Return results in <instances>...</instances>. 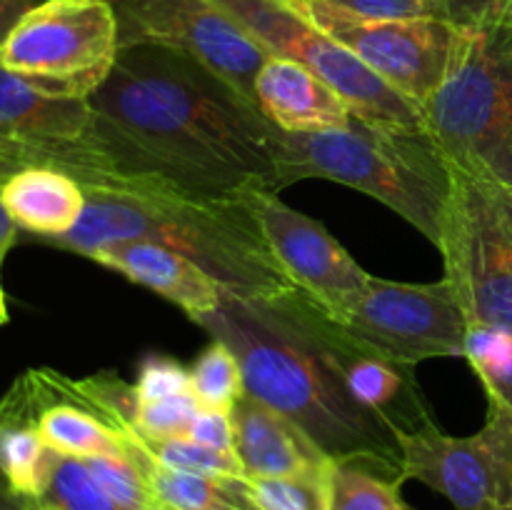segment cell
<instances>
[{"label": "cell", "instance_id": "obj_33", "mask_svg": "<svg viewBox=\"0 0 512 510\" xmlns=\"http://www.w3.org/2000/svg\"><path fill=\"white\" fill-rule=\"evenodd\" d=\"M510 0H443L448 23L455 28H473V25L493 23L503 18Z\"/></svg>", "mask_w": 512, "mask_h": 510}, {"label": "cell", "instance_id": "obj_34", "mask_svg": "<svg viewBox=\"0 0 512 510\" xmlns=\"http://www.w3.org/2000/svg\"><path fill=\"white\" fill-rule=\"evenodd\" d=\"M38 3L40 0H0V48L8 40L10 30L18 25V20Z\"/></svg>", "mask_w": 512, "mask_h": 510}, {"label": "cell", "instance_id": "obj_36", "mask_svg": "<svg viewBox=\"0 0 512 510\" xmlns=\"http://www.w3.org/2000/svg\"><path fill=\"white\" fill-rule=\"evenodd\" d=\"M0 510H33V500H25L20 495L0 490Z\"/></svg>", "mask_w": 512, "mask_h": 510}, {"label": "cell", "instance_id": "obj_39", "mask_svg": "<svg viewBox=\"0 0 512 510\" xmlns=\"http://www.w3.org/2000/svg\"><path fill=\"white\" fill-rule=\"evenodd\" d=\"M503 20H505V23H508L510 28H512V0H510V3H508V8H505V13H503Z\"/></svg>", "mask_w": 512, "mask_h": 510}, {"label": "cell", "instance_id": "obj_35", "mask_svg": "<svg viewBox=\"0 0 512 510\" xmlns=\"http://www.w3.org/2000/svg\"><path fill=\"white\" fill-rule=\"evenodd\" d=\"M15 240H18V225H15V220L10 218V213L3 205V198H0V268H3L5 255L10 253Z\"/></svg>", "mask_w": 512, "mask_h": 510}, {"label": "cell", "instance_id": "obj_44", "mask_svg": "<svg viewBox=\"0 0 512 510\" xmlns=\"http://www.w3.org/2000/svg\"><path fill=\"white\" fill-rule=\"evenodd\" d=\"M108 3H115V0H108Z\"/></svg>", "mask_w": 512, "mask_h": 510}, {"label": "cell", "instance_id": "obj_43", "mask_svg": "<svg viewBox=\"0 0 512 510\" xmlns=\"http://www.w3.org/2000/svg\"><path fill=\"white\" fill-rule=\"evenodd\" d=\"M153 510H163V508H158V505H155V508Z\"/></svg>", "mask_w": 512, "mask_h": 510}, {"label": "cell", "instance_id": "obj_12", "mask_svg": "<svg viewBox=\"0 0 512 510\" xmlns=\"http://www.w3.org/2000/svg\"><path fill=\"white\" fill-rule=\"evenodd\" d=\"M308 20L420 110L443 83L458 35L448 20L363 18L325 0L310 3Z\"/></svg>", "mask_w": 512, "mask_h": 510}, {"label": "cell", "instance_id": "obj_6", "mask_svg": "<svg viewBox=\"0 0 512 510\" xmlns=\"http://www.w3.org/2000/svg\"><path fill=\"white\" fill-rule=\"evenodd\" d=\"M118 15L108 0H40L10 30L0 65L48 95L88 100L113 70Z\"/></svg>", "mask_w": 512, "mask_h": 510}, {"label": "cell", "instance_id": "obj_37", "mask_svg": "<svg viewBox=\"0 0 512 510\" xmlns=\"http://www.w3.org/2000/svg\"><path fill=\"white\" fill-rule=\"evenodd\" d=\"M278 3H283L285 8L295 10V13H300L303 18H308V10H310V3H313V0H278Z\"/></svg>", "mask_w": 512, "mask_h": 510}, {"label": "cell", "instance_id": "obj_4", "mask_svg": "<svg viewBox=\"0 0 512 510\" xmlns=\"http://www.w3.org/2000/svg\"><path fill=\"white\" fill-rule=\"evenodd\" d=\"M305 178L350 185L395 210L435 248L443 240L453 168L425 125L353 115L338 130L285 133V188Z\"/></svg>", "mask_w": 512, "mask_h": 510}, {"label": "cell", "instance_id": "obj_30", "mask_svg": "<svg viewBox=\"0 0 512 510\" xmlns=\"http://www.w3.org/2000/svg\"><path fill=\"white\" fill-rule=\"evenodd\" d=\"M348 13L363 15V18H393V20H415L435 18L448 20L443 0H325Z\"/></svg>", "mask_w": 512, "mask_h": 510}, {"label": "cell", "instance_id": "obj_41", "mask_svg": "<svg viewBox=\"0 0 512 510\" xmlns=\"http://www.w3.org/2000/svg\"><path fill=\"white\" fill-rule=\"evenodd\" d=\"M33 510H55V508H50V505L40 503V500H33Z\"/></svg>", "mask_w": 512, "mask_h": 510}, {"label": "cell", "instance_id": "obj_38", "mask_svg": "<svg viewBox=\"0 0 512 510\" xmlns=\"http://www.w3.org/2000/svg\"><path fill=\"white\" fill-rule=\"evenodd\" d=\"M8 323V305H5V293H3V283H0V325Z\"/></svg>", "mask_w": 512, "mask_h": 510}, {"label": "cell", "instance_id": "obj_21", "mask_svg": "<svg viewBox=\"0 0 512 510\" xmlns=\"http://www.w3.org/2000/svg\"><path fill=\"white\" fill-rule=\"evenodd\" d=\"M125 440V438H123ZM128 453L138 460L153 490L155 505L163 510H258L248 478H215L185 473L150 458L145 448L125 440Z\"/></svg>", "mask_w": 512, "mask_h": 510}, {"label": "cell", "instance_id": "obj_15", "mask_svg": "<svg viewBox=\"0 0 512 510\" xmlns=\"http://www.w3.org/2000/svg\"><path fill=\"white\" fill-rule=\"evenodd\" d=\"M230 420H233V450L248 480L320 473L335 463L293 420L275 413L248 393L240 395L238 403L233 405Z\"/></svg>", "mask_w": 512, "mask_h": 510}, {"label": "cell", "instance_id": "obj_29", "mask_svg": "<svg viewBox=\"0 0 512 510\" xmlns=\"http://www.w3.org/2000/svg\"><path fill=\"white\" fill-rule=\"evenodd\" d=\"M135 390L140 398L158 400L190 393V368L168 355H148L138 368Z\"/></svg>", "mask_w": 512, "mask_h": 510}, {"label": "cell", "instance_id": "obj_19", "mask_svg": "<svg viewBox=\"0 0 512 510\" xmlns=\"http://www.w3.org/2000/svg\"><path fill=\"white\" fill-rule=\"evenodd\" d=\"M0 128L23 140H80L93 128L88 100L58 98L0 65Z\"/></svg>", "mask_w": 512, "mask_h": 510}, {"label": "cell", "instance_id": "obj_8", "mask_svg": "<svg viewBox=\"0 0 512 510\" xmlns=\"http://www.w3.org/2000/svg\"><path fill=\"white\" fill-rule=\"evenodd\" d=\"M335 323L370 353L408 368L435 358H465L470 328L448 278L395 283L375 275Z\"/></svg>", "mask_w": 512, "mask_h": 510}, {"label": "cell", "instance_id": "obj_17", "mask_svg": "<svg viewBox=\"0 0 512 510\" xmlns=\"http://www.w3.org/2000/svg\"><path fill=\"white\" fill-rule=\"evenodd\" d=\"M45 390L40 370H28L0 400V470L10 490L25 500H40L48 483L53 453L38 430Z\"/></svg>", "mask_w": 512, "mask_h": 510}, {"label": "cell", "instance_id": "obj_31", "mask_svg": "<svg viewBox=\"0 0 512 510\" xmlns=\"http://www.w3.org/2000/svg\"><path fill=\"white\" fill-rule=\"evenodd\" d=\"M58 140H23L0 128V180L25 165H50Z\"/></svg>", "mask_w": 512, "mask_h": 510}, {"label": "cell", "instance_id": "obj_24", "mask_svg": "<svg viewBox=\"0 0 512 510\" xmlns=\"http://www.w3.org/2000/svg\"><path fill=\"white\" fill-rule=\"evenodd\" d=\"M243 393V370L238 358L223 340L213 338L190 365V395L198 408L230 413Z\"/></svg>", "mask_w": 512, "mask_h": 510}, {"label": "cell", "instance_id": "obj_16", "mask_svg": "<svg viewBox=\"0 0 512 510\" xmlns=\"http://www.w3.org/2000/svg\"><path fill=\"white\" fill-rule=\"evenodd\" d=\"M255 103L275 128L295 135L345 128L355 115L318 75L275 55H270L255 80Z\"/></svg>", "mask_w": 512, "mask_h": 510}, {"label": "cell", "instance_id": "obj_3", "mask_svg": "<svg viewBox=\"0 0 512 510\" xmlns=\"http://www.w3.org/2000/svg\"><path fill=\"white\" fill-rule=\"evenodd\" d=\"M123 240H153L178 250L233 298L273 300L298 290L243 195H203L158 175L113 173L85 188L78 225L50 245L88 258Z\"/></svg>", "mask_w": 512, "mask_h": 510}, {"label": "cell", "instance_id": "obj_14", "mask_svg": "<svg viewBox=\"0 0 512 510\" xmlns=\"http://www.w3.org/2000/svg\"><path fill=\"white\" fill-rule=\"evenodd\" d=\"M88 258L153 290L160 298L170 300L180 310H185L190 320L213 313L228 295L208 270H203L178 250L153 243V240L110 243L93 250Z\"/></svg>", "mask_w": 512, "mask_h": 510}, {"label": "cell", "instance_id": "obj_2", "mask_svg": "<svg viewBox=\"0 0 512 510\" xmlns=\"http://www.w3.org/2000/svg\"><path fill=\"white\" fill-rule=\"evenodd\" d=\"M195 323L233 350L245 393L293 420L330 460H363L403 480L398 435L355 398L333 353L330 315L308 295H225Z\"/></svg>", "mask_w": 512, "mask_h": 510}, {"label": "cell", "instance_id": "obj_42", "mask_svg": "<svg viewBox=\"0 0 512 510\" xmlns=\"http://www.w3.org/2000/svg\"><path fill=\"white\" fill-rule=\"evenodd\" d=\"M500 510H512V500H510L508 505H503V508H500Z\"/></svg>", "mask_w": 512, "mask_h": 510}, {"label": "cell", "instance_id": "obj_11", "mask_svg": "<svg viewBox=\"0 0 512 510\" xmlns=\"http://www.w3.org/2000/svg\"><path fill=\"white\" fill-rule=\"evenodd\" d=\"M113 8L120 45L178 50L255 103V80L270 53L213 0H115Z\"/></svg>", "mask_w": 512, "mask_h": 510}, {"label": "cell", "instance_id": "obj_23", "mask_svg": "<svg viewBox=\"0 0 512 510\" xmlns=\"http://www.w3.org/2000/svg\"><path fill=\"white\" fill-rule=\"evenodd\" d=\"M465 360L483 383L488 408L503 410L512 418V333L470 325Z\"/></svg>", "mask_w": 512, "mask_h": 510}, {"label": "cell", "instance_id": "obj_13", "mask_svg": "<svg viewBox=\"0 0 512 510\" xmlns=\"http://www.w3.org/2000/svg\"><path fill=\"white\" fill-rule=\"evenodd\" d=\"M243 200L263 225L270 248L295 288L333 320H343L368 285L370 273L328 233L323 223L290 208L273 190L255 188Z\"/></svg>", "mask_w": 512, "mask_h": 510}, {"label": "cell", "instance_id": "obj_1", "mask_svg": "<svg viewBox=\"0 0 512 510\" xmlns=\"http://www.w3.org/2000/svg\"><path fill=\"white\" fill-rule=\"evenodd\" d=\"M88 103L90 138L118 173L158 175L203 195L285 188L283 130L178 50L120 45L113 70Z\"/></svg>", "mask_w": 512, "mask_h": 510}, {"label": "cell", "instance_id": "obj_28", "mask_svg": "<svg viewBox=\"0 0 512 510\" xmlns=\"http://www.w3.org/2000/svg\"><path fill=\"white\" fill-rule=\"evenodd\" d=\"M105 493L123 510H153L155 498L150 490L143 468L130 453L125 455H100L85 460Z\"/></svg>", "mask_w": 512, "mask_h": 510}, {"label": "cell", "instance_id": "obj_26", "mask_svg": "<svg viewBox=\"0 0 512 510\" xmlns=\"http://www.w3.org/2000/svg\"><path fill=\"white\" fill-rule=\"evenodd\" d=\"M130 443H138L150 453V458L168 465L173 470H185V473L215 475V478H245L240 460L235 453H223V450L208 448L203 443H195L193 438H160V440H138L123 435Z\"/></svg>", "mask_w": 512, "mask_h": 510}, {"label": "cell", "instance_id": "obj_40", "mask_svg": "<svg viewBox=\"0 0 512 510\" xmlns=\"http://www.w3.org/2000/svg\"><path fill=\"white\" fill-rule=\"evenodd\" d=\"M0 490H8V493H13V490H10V485H8V480H5L3 470H0Z\"/></svg>", "mask_w": 512, "mask_h": 510}, {"label": "cell", "instance_id": "obj_32", "mask_svg": "<svg viewBox=\"0 0 512 510\" xmlns=\"http://www.w3.org/2000/svg\"><path fill=\"white\" fill-rule=\"evenodd\" d=\"M188 438H193L195 443L208 445V448L223 450V453H235L233 420H230V413H223V410L198 408L193 423H190Z\"/></svg>", "mask_w": 512, "mask_h": 510}, {"label": "cell", "instance_id": "obj_7", "mask_svg": "<svg viewBox=\"0 0 512 510\" xmlns=\"http://www.w3.org/2000/svg\"><path fill=\"white\" fill-rule=\"evenodd\" d=\"M438 250L468 325L512 333V190L453 168Z\"/></svg>", "mask_w": 512, "mask_h": 510}, {"label": "cell", "instance_id": "obj_25", "mask_svg": "<svg viewBox=\"0 0 512 510\" xmlns=\"http://www.w3.org/2000/svg\"><path fill=\"white\" fill-rule=\"evenodd\" d=\"M40 503L55 510H123L105 493L83 458L60 453H53V465Z\"/></svg>", "mask_w": 512, "mask_h": 510}, {"label": "cell", "instance_id": "obj_9", "mask_svg": "<svg viewBox=\"0 0 512 510\" xmlns=\"http://www.w3.org/2000/svg\"><path fill=\"white\" fill-rule=\"evenodd\" d=\"M213 3L223 8L235 23L243 25L270 55L293 60L318 75L360 118L423 125L420 105L390 88L348 48L323 33L313 20L285 8L278 0H213Z\"/></svg>", "mask_w": 512, "mask_h": 510}, {"label": "cell", "instance_id": "obj_10", "mask_svg": "<svg viewBox=\"0 0 512 510\" xmlns=\"http://www.w3.org/2000/svg\"><path fill=\"white\" fill-rule=\"evenodd\" d=\"M400 475L445 495L455 510H500L512 500V418L488 408L475 435H448L438 423L398 433Z\"/></svg>", "mask_w": 512, "mask_h": 510}, {"label": "cell", "instance_id": "obj_27", "mask_svg": "<svg viewBox=\"0 0 512 510\" xmlns=\"http://www.w3.org/2000/svg\"><path fill=\"white\" fill-rule=\"evenodd\" d=\"M328 470L250 480L258 510H328Z\"/></svg>", "mask_w": 512, "mask_h": 510}, {"label": "cell", "instance_id": "obj_18", "mask_svg": "<svg viewBox=\"0 0 512 510\" xmlns=\"http://www.w3.org/2000/svg\"><path fill=\"white\" fill-rule=\"evenodd\" d=\"M0 198L18 230L53 243L78 225L85 188L65 170L25 165L0 180Z\"/></svg>", "mask_w": 512, "mask_h": 510}, {"label": "cell", "instance_id": "obj_5", "mask_svg": "<svg viewBox=\"0 0 512 510\" xmlns=\"http://www.w3.org/2000/svg\"><path fill=\"white\" fill-rule=\"evenodd\" d=\"M423 125L455 170L512 190V28H458L448 73Z\"/></svg>", "mask_w": 512, "mask_h": 510}, {"label": "cell", "instance_id": "obj_20", "mask_svg": "<svg viewBox=\"0 0 512 510\" xmlns=\"http://www.w3.org/2000/svg\"><path fill=\"white\" fill-rule=\"evenodd\" d=\"M45 400L38 415V430L45 445L70 458H100V455H125L123 435L110 428L95 410L68 398L55 380V370H40Z\"/></svg>", "mask_w": 512, "mask_h": 510}, {"label": "cell", "instance_id": "obj_22", "mask_svg": "<svg viewBox=\"0 0 512 510\" xmlns=\"http://www.w3.org/2000/svg\"><path fill=\"white\" fill-rule=\"evenodd\" d=\"M400 483L363 460H335L328 473V510H410Z\"/></svg>", "mask_w": 512, "mask_h": 510}]
</instances>
